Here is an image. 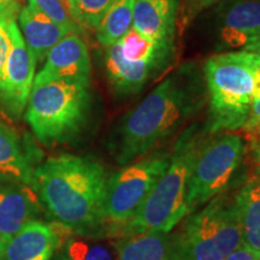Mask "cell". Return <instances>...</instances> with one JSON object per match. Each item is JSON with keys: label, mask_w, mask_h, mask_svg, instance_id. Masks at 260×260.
I'll use <instances>...</instances> for the list:
<instances>
[{"label": "cell", "mask_w": 260, "mask_h": 260, "mask_svg": "<svg viewBox=\"0 0 260 260\" xmlns=\"http://www.w3.org/2000/svg\"><path fill=\"white\" fill-rule=\"evenodd\" d=\"M107 178L95 159L61 154L39 164L31 188L41 207L61 228L100 239L111 235L104 211Z\"/></svg>", "instance_id": "6da1fadb"}, {"label": "cell", "mask_w": 260, "mask_h": 260, "mask_svg": "<svg viewBox=\"0 0 260 260\" xmlns=\"http://www.w3.org/2000/svg\"><path fill=\"white\" fill-rule=\"evenodd\" d=\"M203 95L197 68L182 65L119 123L112 141L116 161L128 165L174 134L200 109Z\"/></svg>", "instance_id": "7a4b0ae2"}, {"label": "cell", "mask_w": 260, "mask_h": 260, "mask_svg": "<svg viewBox=\"0 0 260 260\" xmlns=\"http://www.w3.org/2000/svg\"><path fill=\"white\" fill-rule=\"evenodd\" d=\"M260 56L248 51L226 52L207 59L204 67L210 98L209 133L242 129L255 94Z\"/></svg>", "instance_id": "3957f363"}, {"label": "cell", "mask_w": 260, "mask_h": 260, "mask_svg": "<svg viewBox=\"0 0 260 260\" xmlns=\"http://www.w3.org/2000/svg\"><path fill=\"white\" fill-rule=\"evenodd\" d=\"M204 142L197 126H190L180 136L167 171L134 218L122 228V236L146 232L171 233L189 214L188 186L194 162Z\"/></svg>", "instance_id": "277c9868"}, {"label": "cell", "mask_w": 260, "mask_h": 260, "mask_svg": "<svg viewBox=\"0 0 260 260\" xmlns=\"http://www.w3.org/2000/svg\"><path fill=\"white\" fill-rule=\"evenodd\" d=\"M89 86L64 80L32 83L25 121L41 144H65L83 132L92 109Z\"/></svg>", "instance_id": "5b68a950"}, {"label": "cell", "mask_w": 260, "mask_h": 260, "mask_svg": "<svg viewBox=\"0 0 260 260\" xmlns=\"http://www.w3.org/2000/svg\"><path fill=\"white\" fill-rule=\"evenodd\" d=\"M170 235L175 260H224L243 243L236 194L214 197Z\"/></svg>", "instance_id": "8992f818"}, {"label": "cell", "mask_w": 260, "mask_h": 260, "mask_svg": "<svg viewBox=\"0 0 260 260\" xmlns=\"http://www.w3.org/2000/svg\"><path fill=\"white\" fill-rule=\"evenodd\" d=\"M171 160L168 152H157L136 162L124 165L107 178L104 211L110 234L121 233L157 186Z\"/></svg>", "instance_id": "52a82bcc"}, {"label": "cell", "mask_w": 260, "mask_h": 260, "mask_svg": "<svg viewBox=\"0 0 260 260\" xmlns=\"http://www.w3.org/2000/svg\"><path fill=\"white\" fill-rule=\"evenodd\" d=\"M245 155L241 136L224 134L201 146L188 186V212L228 190Z\"/></svg>", "instance_id": "ba28073f"}, {"label": "cell", "mask_w": 260, "mask_h": 260, "mask_svg": "<svg viewBox=\"0 0 260 260\" xmlns=\"http://www.w3.org/2000/svg\"><path fill=\"white\" fill-rule=\"evenodd\" d=\"M37 63L15 21L11 24V48L0 83V107L10 118L17 121L23 115L34 82Z\"/></svg>", "instance_id": "9c48e42d"}, {"label": "cell", "mask_w": 260, "mask_h": 260, "mask_svg": "<svg viewBox=\"0 0 260 260\" xmlns=\"http://www.w3.org/2000/svg\"><path fill=\"white\" fill-rule=\"evenodd\" d=\"M41 152L27 135H21L0 117V182L31 186Z\"/></svg>", "instance_id": "30bf717a"}, {"label": "cell", "mask_w": 260, "mask_h": 260, "mask_svg": "<svg viewBox=\"0 0 260 260\" xmlns=\"http://www.w3.org/2000/svg\"><path fill=\"white\" fill-rule=\"evenodd\" d=\"M64 80L90 84V58L86 42L70 32L51 48L34 82Z\"/></svg>", "instance_id": "8fae6325"}, {"label": "cell", "mask_w": 260, "mask_h": 260, "mask_svg": "<svg viewBox=\"0 0 260 260\" xmlns=\"http://www.w3.org/2000/svg\"><path fill=\"white\" fill-rule=\"evenodd\" d=\"M60 241L56 228L34 220L10 239L0 240V254L2 260H51Z\"/></svg>", "instance_id": "7c38bea8"}, {"label": "cell", "mask_w": 260, "mask_h": 260, "mask_svg": "<svg viewBox=\"0 0 260 260\" xmlns=\"http://www.w3.org/2000/svg\"><path fill=\"white\" fill-rule=\"evenodd\" d=\"M41 205L31 186L0 182V240L10 239L37 220Z\"/></svg>", "instance_id": "4fadbf2b"}, {"label": "cell", "mask_w": 260, "mask_h": 260, "mask_svg": "<svg viewBox=\"0 0 260 260\" xmlns=\"http://www.w3.org/2000/svg\"><path fill=\"white\" fill-rule=\"evenodd\" d=\"M220 39L229 47L245 48L260 35V0H226L219 8Z\"/></svg>", "instance_id": "5bb4252c"}, {"label": "cell", "mask_w": 260, "mask_h": 260, "mask_svg": "<svg viewBox=\"0 0 260 260\" xmlns=\"http://www.w3.org/2000/svg\"><path fill=\"white\" fill-rule=\"evenodd\" d=\"M178 0H134L133 27L149 40L174 46Z\"/></svg>", "instance_id": "9a60e30c"}, {"label": "cell", "mask_w": 260, "mask_h": 260, "mask_svg": "<svg viewBox=\"0 0 260 260\" xmlns=\"http://www.w3.org/2000/svg\"><path fill=\"white\" fill-rule=\"evenodd\" d=\"M18 21L25 45L37 61L44 60L54 45L73 32L52 21L30 3L21 9Z\"/></svg>", "instance_id": "2e32d148"}, {"label": "cell", "mask_w": 260, "mask_h": 260, "mask_svg": "<svg viewBox=\"0 0 260 260\" xmlns=\"http://www.w3.org/2000/svg\"><path fill=\"white\" fill-rule=\"evenodd\" d=\"M104 61L109 82L118 95L139 93L152 75L161 69V67L152 63L124 59L117 44L106 47Z\"/></svg>", "instance_id": "e0dca14e"}, {"label": "cell", "mask_w": 260, "mask_h": 260, "mask_svg": "<svg viewBox=\"0 0 260 260\" xmlns=\"http://www.w3.org/2000/svg\"><path fill=\"white\" fill-rule=\"evenodd\" d=\"M116 249L118 260H175L170 233L146 232L122 236Z\"/></svg>", "instance_id": "ac0fdd59"}, {"label": "cell", "mask_w": 260, "mask_h": 260, "mask_svg": "<svg viewBox=\"0 0 260 260\" xmlns=\"http://www.w3.org/2000/svg\"><path fill=\"white\" fill-rule=\"evenodd\" d=\"M243 243L260 255V176L254 175L236 193Z\"/></svg>", "instance_id": "d6986e66"}, {"label": "cell", "mask_w": 260, "mask_h": 260, "mask_svg": "<svg viewBox=\"0 0 260 260\" xmlns=\"http://www.w3.org/2000/svg\"><path fill=\"white\" fill-rule=\"evenodd\" d=\"M122 57L129 61H145L165 67L171 56L172 45H164L145 38L132 27L118 42Z\"/></svg>", "instance_id": "ffe728a7"}, {"label": "cell", "mask_w": 260, "mask_h": 260, "mask_svg": "<svg viewBox=\"0 0 260 260\" xmlns=\"http://www.w3.org/2000/svg\"><path fill=\"white\" fill-rule=\"evenodd\" d=\"M134 0H112L105 15L95 29L96 39L103 46L109 47L118 42L133 27Z\"/></svg>", "instance_id": "44dd1931"}, {"label": "cell", "mask_w": 260, "mask_h": 260, "mask_svg": "<svg viewBox=\"0 0 260 260\" xmlns=\"http://www.w3.org/2000/svg\"><path fill=\"white\" fill-rule=\"evenodd\" d=\"M112 0H67L70 14L79 27L96 29Z\"/></svg>", "instance_id": "7402d4cb"}, {"label": "cell", "mask_w": 260, "mask_h": 260, "mask_svg": "<svg viewBox=\"0 0 260 260\" xmlns=\"http://www.w3.org/2000/svg\"><path fill=\"white\" fill-rule=\"evenodd\" d=\"M71 239L67 242L63 256L65 260H113L111 252L96 239Z\"/></svg>", "instance_id": "603a6c76"}, {"label": "cell", "mask_w": 260, "mask_h": 260, "mask_svg": "<svg viewBox=\"0 0 260 260\" xmlns=\"http://www.w3.org/2000/svg\"><path fill=\"white\" fill-rule=\"evenodd\" d=\"M28 3L34 5L39 11L46 15L57 24L68 28L73 32L79 31V25L70 14L67 0H28Z\"/></svg>", "instance_id": "cb8c5ba5"}, {"label": "cell", "mask_w": 260, "mask_h": 260, "mask_svg": "<svg viewBox=\"0 0 260 260\" xmlns=\"http://www.w3.org/2000/svg\"><path fill=\"white\" fill-rule=\"evenodd\" d=\"M19 14L9 12L0 15V83H2L4 68L11 48V24L18 18Z\"/></svg>", "instance_id": "d4e9b609"}, {"label": "cell", "mask_w": 260, "mask_h": 260, "mask_svg": "<svg viewBox=\"0 0 260 260\" xmlns=\"http://www.w3.org/2000/svg\"><path fill=\"white\" fill-rule=\"evenodd\" d=\"M242 129H245L249 135L260 134V96L253 99L248 119Z\"/></svg>", "instance_id": "484cf974"}, {"label": "cell", "mask_w": 260, "mask_h": 260, "mask_svg": "<svg viewBox=\"0 0 260 260\" xmlns=\"http://www.w3.org/2000/svg\"><path fill=\"white\" fill-rule=\"evenodd\" d=\"M184 2H186V8L183 12V21L186 22V19H191V17H194L203 9L210 8L219 3L220 0H184Z\"/></svg>", "instance_id": "4316f807"}, {"label": "cell", "mask_w": 260, "mask_h": 260, "mask_svg": "<svg viewBox=\"0 0 260 260\" xmlns=\"http://www.w3.org/2000/svg\"><path fill=\"white\" fill-rule=\"evenodd\" d=\"M224 260H260V255L248 246H246L245 243H242Z\"/></svg>", "instance_id": "83f0119b"}, {"label": "cell", "mask_w": 260, "mask_h": 260, "mask_svg": "<svg viewBox=\"0 0 260 260\" xmlns=\"http://www.w3.org/2000/svg\"><path fill=\"white\" fill-rule=\"evenodd\" d=\"M249 136H251L249 145H251L252 157H253V160H254L256 171H258V175L260 176V134L249 135Z\"/></svg>", "instance_id": "f1b7e54d"}, {"label": "cell", "mask_w": 260, "mask_h": 260, "mask_svg": "<svg viewBox=\"0 0 260 260\" xmlns=\"http://www.w3.org/2000/svg\"><path fill=\"white\" fill-rule=\"evenodd\" d=\"M21 9V3L18 0H0V15L9 14V12L19 14Z\"/></svg>", "instance_id": "f546056e"}, {"label": "cell", "mask_w": 260, "mask_h": 260, "mask_svg": "<svg viewBox=\"0 0 260 260\" xmlns=\"http://www.w3.org/2000/svg\"><path fill=\"white\" fill-rule=\"evenodd\" d=\"M245 51H248V52H253V53H256L260 56V35L259 37H256L254 40L249 42L248 45L245 47Z\"/></svg>", "instance_id": "4dcf8cb0"}, {"label": "cell", "mask_w": 260, "mask_h": 260, "mask_svg": "<svg viewBox=\"0 0 260 260\" xmlns=\"http://www.w3.org/2000/svg\"><path fill=\"white\" fill-rule=\"evenodd\" d=\"M260 96V70L258 73V76H256V86H255V94L254 98Z\"/></svg>", "instance_id": "1f68e13d"}, {"label": "cell", "mask_w": 260, "mask_h": 260, "mask_svg": "<svg viewBox=\"0 0 260 260\" xmlns=\"http://www.w3.org/2000/svg\"><path fill=\"white\" fill-rule=\"evenodd\" d=\"M56 260H65V258H64V256H63V254H61V255L58 256V258H57Z\"/></svg>", "instance_id": "d6a6232c"}, {"label": "cell", "mask_w": 260, "mask_h": 260, "mask_svg": "<svg viewBox=\"0 0 260 260\" xmlns=\"http://www.w3.org/2000/svg\"><path fill=\"white\" fill-rule=\"evenodd\" d=\"M0 260H2V254H0Z\"/></svg>", "instance_id": "836d02e7"}]
</instances>
